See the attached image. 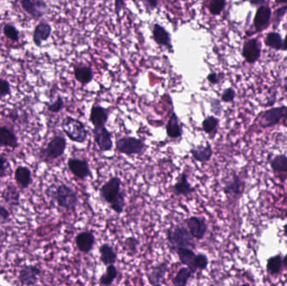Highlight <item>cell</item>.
I'll list each match as a JSON object with an SVG mask.
<instances>
[{
	"instance_id": "cell-1",
	"label": "cell",
	"mask_w": 287,
	"mask_h": 286,
	"mask_svg": "<svg viewBox=\"0 0 287 286\" xmlns=\"http://www.w3.org/2000/svg\"><path fill=\"white\" fill-rule=\"evenodd\" d=\"M121 183L119 177H113L102 185L99 190L100 197L117 214H123L125 207V194L121 191Z\"/></svg>"
},
{
	"instance_id": "cell-2",
	"label": "cell",
	"mask_w": 287,
	"mask_h": 286,
	"mask_svg": "<svg viewBox=\"0 0 287 286\" xmlns=\"http://www.w3.org/2000/svg\"><path fill=\"white\" fill-rule=\"evenodd\" d=\"M166 240L172 251H176L180 248H188L191 250L196 249L195 239L189 233L186 227L182 225L168 228L166 231Z\"/></svg>"
},
{
	"instance_id": "cell-3",
	"label": "cell",
	"mask_w": 287,
	"mask_h": 286,
	"mask_svg": "<svg viewBox=\"0 0 287 286\" xmlns=\"http://www.w3.org/2000/svg\"><path fill=\"white\" fill-rule=\"evenodd\" d=\"M62 128L63 132L73 142L83 143L87 140V129L82 121L68 116L62 120Z\"/></svg>"
},
{
	"instance_id": "cell-4",
	"label": "cell",
	"mask_w": 287,
	"mask_h": 286,
	"mask_svg": "<svg viewBox=\"0 0 287 286\" xmlns=\"http://www.w3.org/2000/svg\"><path fill=\"white\" fill-rule=\"evenodd\" d=\"M53 197L60 208L68 211H75L78 205L77 192L66 184H61L54 192Z\"/></svg>"
},
{
	"instance_id": "cell-5",
	"label": "cell",
	"mask_w": 287,
	"mask_h": 286,
	"mask_svg": "<svg viewBox=\"0 0 287 286\" xmlns=\"http://www.w3.org/2000/svg\"><path fill=\"white\" fill-rule=\"evenodd\" d=\"M67 149V141L63 136H55L49 141L47 145L39 151V156L43 161L49 162L62 156Z\"/></svg>"
},
{
	"instance_id": "cell-6",
	"label": "cell",
	"mask_w": 287,
	"mask_h": 286,
	"mask_svg": "<svg viewBox=\"0 0 287 286\" xmlns=\"http://www.w3.org/2000/svg\"><path fill=\"white\" fill-rule=\"evenodd\" d=\"M258 124L263 129L271 128L281 124L282 121H287V106L272 107L259 113Z\"/></svg>"
},
{
	"instance_id": "cell-7",
	"label": "cell",
	"mask_w": 287,
	"mask_h": 286,
	"mask_svg": "<svg viewBox=\"0 0 287 286\" xmlns=\"http://www.w3.org/2000/svg\"><path fill=\"white\" fill-rule=\"evenodd\" d=\"M117 151L126 155L141 154L145 151L147 145L141 139L130 136L119 138L115 143Z\"/></svg>"
},
{
	"instance_id": "cell-8",
	"label": "cell",
	"mask_w": 287,
	"mask_h": 286,
	"mask_svg": "<svg viewBox=\"0 0 287 286\" xmlns=\"http://www.w3.org/2000/svg\"><path fill=\"white\" fill-rule=\"evenodd\" d=\"M186 227L193 239L202 240L204 239L209 227L205 218L197 216H191L184 220Z\"/></svg>"
},
{
	"instance_id": "cell-9",
	"label": "cell",
	"mask_w": 287,
	"mask_h": 286,
	"mask_svg": "<svg viewBox=\"0 0 287 286\" xmlns=\"http://www.w3.org/2000/svg\"><path fill=\"white\" fill-rule=\"evenodd\" d=\"M262 44L257 38H252L245 40L243 45L242 56L245 62L253 64L260 58Z\"/></svg>"
},
{
	"instance_id": "cell-10",
	"label": "cell",
	"mask_w": 287,
	"mask_h": 286,
	"mask_svg": "<svg viewBox=\"0 0 287 286\" xmlns=\"http://www.w3.org/2000/svg\"><path fill=\"white\" fill-rule=\"evenodd\" d=\"M245 189V182L241 179L239 175L234 172L230 178L225 182L222 188L223 193L228 197L239 198L242 196Z\"/></svg>"
},
{
	"instance_id": "cell-11",
	"label": "cell",
	"mask_w": 287,
	"mask_h": 286,
	"mask_svg": "<svg viewBox=\"0 0 287 286\" xmlns=\"http://www.w3.org/2000/svg\"><path fill=\"white\" fill-rule=\"evenodd\" d=\"M23 10L34 19L42 18L47 12V3L43 0H21Z\"/></svg>"
},
{
	"instance_id": "cell-12",
	"label": "cell",
	"mask_w": 287,
	"mask_h": 286,
	"mask_svg": "<svg viewBox=\"0 0 287 286\" xmlns=\"http://www.w3.org/2000/svg\"><path fill=\"white\" fill-rule=\"evenodd\" d=\"M93 134L94 141L101 151H109L113 149V135L106 127H94Z\"/></svg>"
},
{
	"instance_id": "cell-13",
	"label": "cell",
	"mask_w": 287,
	"mask_h": 286,
	"mask_svg": "<svg viewBox=\"0 0 287 286\" xmlns=\"http://www.w3.org/2000/svg\"><path fill=\"white\" fill-rule=\"evenodd\" d=\"M41 269L33 264H25L19 272V281L23 286H35L39 281Z\"/></svg>"
},
{
	"instance_id": "cell-14",
	"label": "cell",
	"mask_w": 287,
	"mask_h": 286,
	"mask_svg": "<svg viewBox=\"0 0 287 286\" xmlns=\"http://www.w3.org/2000/svg\"><path fill=\"white\" fill-rule=\"evenodd\" d=\"M272 18V10L269 5H262L258 7L253 19V26L255 32H262L269 27L270 20Z\"/></svg>"
},
{
	"instance_id": "cell-15",
	"label": "cell",
	"mask_w": 287,
	"mask_h": 286,
	"mask_svg": "<svg viewBox=\"0 0 287 286\" xmlns=\"http://www.w3.org/2000/svg\"><path fill=\"white\" fill-rule=\"evenodd\" d=\"M68 166L72 174L78 179H86L91 175L89 164L85 159L70 158L68 161Z\"/></svg>"
},
{
	"instance_id": "cell-16",
	"label": "cell",
	"mask_w": 287,
	"mask_h": 286,
	"mask_svg": "<svg viewBox=\"0 0 287 286\" xmlns=\"http://www.w3.org/2000/svg\"><path fill=\"white\" fill-rule=\"evenodd\" d=\"M152 37L158 45L166 47L169 52L174 53L172 37L165 27L161 26L160 24H155L152 28Z\"/></svg>"
},
{
	"instance_id": "cell-17",
	"label": "cell",
	"mask_w": 287,
	"mask_h": 286,
	"mask_svg": "<svg viewBox=\"0 0 287 286\" xmlns=\"http://www.w3.org/2000/svg\"><path fill=\"white\" fill-rule=\"evenodd\" d=\"M275 177L281 182H285L287 179V156L286 154H277L270 161Z\"/></svg>"
},
{
	"instance_id": "cell-18",
	"label": "cell",
	"mask_w": 287,
	"mask_h": 286,
	"mask_svg": "<svg viewBox=\"0 0 287 286\" xmlns=\"http://www.w3.org/2000/svg\"><path fill=\"white\" fill-rule=\"evenodd\" d=\"M75 242L79 251L87 254L93 250L95 244V236L92 231L81 232L76 236Z\"/></svg>"
},
{
	"instance_id": "cell-19",
	"label": "cell",
	"mask_w": 287,
	"mask_h": 286,
	"mask_svg": "<svg viewBox=\"0 0 287 286\" xmlns=\"http://www.w3.org/2000/svg\"><path fill=\"white\" fill-rule=\"evenodd\" d=\"M172 190L175 195L178 197L182 196V197H187L196 191V189L191 185V183L189 182L187 175L185 171H183L182 173H180V176L178 177V181L172 186Z\"/></svg>"
},
{
	"instance_id": "cell-20",
	"label": "cell",
	"mask_w": 287,
	"mask_h": 286,
	"mask_svg": "<svg viewBox=\"0 0 287 286\" xmlns=\"http://www.w3.org/2000/svg\"><path fill=\"white\" fill-rule=\"evenodd\" d=\"M179 260L180 263L185 265V267L191 269V272L196 274L197 271V266H196V258L197 254L195 253L193 250L188 249V248H180L176 250Z\"/></svg>"
},
{
	"instance_id": "cell-21",
	"label": "cell",
	"mask_w": 287,
	"mask_h": 286,
	"mask_svg": "<svg viewBox=\"0 0 287 286\" xmlns=\"http://www.w3.org/2000/svg\"><path fill=\"white\" fill-rule=\"evenodd\" d=\"M168 271V264L166 262H161L153 266L148 274L147 278L149 283L152 286L161 285L164 279L166 277V273Z\"/></svg>"
},
{
	"instance_id": "cell-22",
	"label": "cell",
	"mask_w": 287,
	"mask_h": 286,
	"mask_svg": "<svg viewBox=\"0 0 287 286\" xmlns=\"http://www.w3.org/2000/svg\"><path fill=\"white\" fill-rule=\"evenodd\" d=\"M51 25L48 24L45 21H40L39 24H37L35 27L34 32H33V42L35 45L40 47L44 41H46L50 36H51Z\"/></svg>"
},
{
	"instance_id": "cell-23",
	"label": "cell",
	"mask_w": 287,
	"mask_h": 286,
	"mask_svg": "<svg viewBox=\"0 0 287 286\" xmlns=\"http://www.w3.org/2000/svg\"><path fill=\"white\" fill-rule=\"evenodd\" d=\"M0 146L16 149L19 147L18 138L9 127L0 124Z\"/></svg>"
},
{
	"instance_id": "cell-24",
	"label": "cell",
	"mask_w": 287,
	"mask_h": 286,
	"mask_svg": "<svg viewBox=\"0 0 287 286\" xmlns=\"http://www.w3.org/2000/svg\"><path fill=\"white\" fill-rule=\"evenodd\" d=\"M190 153L195 160L202 164L207 163L211 160L212 156L214 154L213 148L209 142H207L205 144H200V145L195 146L193 148H191Z\"/></svg>"
},
{
	"instance_id": "cell-25",
	"label": "cell",
	"mask_w": 287,
	"mask_h": 286,
	"mask_svg": "<svg viewBox=\"0 0 287 286\" xmlns=\"http://www.w3.org/2000/svg\"><path fill=\"white\" fill-rule=\"evenodd\" d=\"M108 119V110L100 105L94 104L91 108L89 120L94 127L105 126Z\"/></svg>"
},
{
	"instance_id": "cell-26",
	"label": "cell",
	"mask_w": 287,
	"mask_h": 286,
	"mask_svg": "<svg viewBox=\"0 0 287 286\" xmlns=\"http://www.w3.org/2000/svg\"><path fill=\"white\" fill-rule=\"evenodd\" d=\"M74 76L76 81L81 84L87 85L93 81L94 75L92 68L89 66L77 64L73 68Z\"/></svg>"
},
{
	"instance_id": "cell-27",
	"label": "cell",
	"mask_w": 287,
	"mask_h": 286,
	"mask_svg": "<svg viewBox=\"0 0 287 286\" xmlns=\"http://www.w3.org/2000/svg\"><path fill=\"white\" fill-rule=\"evenodd\" d=\"M14 179L21 189H27L32 182L31 170L27 166H18L14 171Z\"/></svg>"
},
{
	"instance_id": "cell-28",
	"label": "cell",
	"mask_w": 287,
	"mask_h": 286,
	"mask_svg": "<svg viewBox=\"0 0 287 286\" xmlns=\"http://www.w3.org/2000/svg\"><path fill=\"white\" fill-rule=\"evenodd\" d=\"M166 135L171 139H179L182 136V129L179 124V118L174 111H172L166 124Z\"/></svg>"
},
{
	"instance_id": "cell-29",
	"label": "cell",
	"mask_w": 287,
	"mask_h": 286,
	"mask_svg": "<svg viewBox=\"0 0 287 286\" xmlns=\"http://www.w3.org/2000/svg\"><path fill=\"white\" fill-rule=\"evenodd\" d=\"M99 253H100V260L106 266L114 265L118 258V254L116 253L113 248L109 244H102L99 248Z\"/></svg>"
},
{
	"instance_id": "cell-30",
	"label": "cell",
	"mask_w": 287,
	"mask_h": 286,
	"mask_svg": "<svg viewBox=\"0 0 287 286\" xmlns=\"http://www.w3.org/2000/svg\"><path fill=\"white\" fill-rule=\"evenodd\" d=\"M2 198L8 205L17 207L20 205V191L15 185L9 184L2 192Z\"/></svg>"
},
{
	"instance_id": "cell-31",
	"label": "cell",
	"mask_w": 287,
	"mask_h": 286,
	"mask_svg": "<svg viewBox=\"0 0 287 286\" xmlns=\"http://www.w3.org/2000/svg\"><path fill=\"white\" fill-rule=\"evenodd\" d=\"M283 267V257L281 254L271 256L268 258L266 263V270L269 275L276 276L282 272Z\"/></svg>"
},
{
	"instance_id": "cell-32",
	"label": "cell",
	"mask_w": 287,
	"mask_h": 286,
	"mask_svg": "<svg viewBox=\"0 0 287 286\" xmlns=\"http://www.w3.org/2000/svg\"><path fill=\"white\" fill-rule=\"evenodd\" d=\"M193 275L194 274L191 272V269L186 267H182L178 270L175 277L172 279V284L174 286H186L189 280Z\"/></svg>"
},
{
	"instance_id": "cell-33",
	"label": "cell",
	"mask_w": 287,
	"mask_h": 286,
	"mask_svg": "<svg viewBox=\"0 0 287 286\" xmlns=\"http://www.w3.org/2000/svg\"><path fill=\"white\" fill-rule=\"evenodd\" d=\"M219 119L214 116H209L204 118L202 124L203 130L206 134L210 135L214 138L217 132V128L219 125Z\"/></svg>"
},
{
	"instance_id": "cell-34",
	"label": "cell",
	"mask_w": 287,
	"mask_h": 286,
	"mask_svg": "<svg viewBox=\"0 0 287 286\" xmlns=\"http://www.w3.org/2000/svg\"><path fill=\"white\" fill-rule=\"evenodd\" d=\"M265 44L268 47L276 50V51H281L283 46V39H282V36L279 34L278 32L270 31L265 36Z\"/></svg>"
},
{
	"instance_id": "cell-35",
	"label": "cell",
	"mask_w": 287,
	"mask_h": 286,
	"mask_svg": "<svg viewBox=\"0 0 287 286\" xmlns=\"http://www.w3.org/2000/svg\"><path fill=\"white\" fill-rule=\"evenodd\" d=\"M118 275V271L117 268L114 265H108L106 268V272L103 274L99 279V284L102 286H112Z\"/></svg>"
},
{
	"instance_id": "cell-36",
	"label": "cell",
	"mask_w": 287,
	"mask_h": 286,
	"mask_svg": "<svg viewBox=\"0 0 287 286\" xmlns=\"http://www.w3.org/2000/svg\"><path fill=\"white\" fill-rule=\"evenodd\" d=\"M226 4H227V2L224 0H212L209 3L208 9L212 15L217 16L224 10Z\"/></svg>"
},
{
	"instance_id": "cell-37",
	"label": "cell",
	"mask_w": 287,
	"mask_h": 286,
	"mask_svg": "<svg viewBox=\"0 0 287 286\" xmlns=\"http://www.w3.org/2000/svg\"><path fill=\"white\" fill-rule=\"evenodd\" d=\"M3 35L12 41H18L20 39V31L13 24H6L3 28Z\"/></svg>"
},
{
	"instance_id": "cell-38",
	"label": "cell",
	"mask_w": 287,
	"mask_h": 286,
	"mask_svg": "<svg viewBox=\"0 0 287 286\" xmlns=\"http://www.w3.org/2000/svg\"><path fill=\"white\" fill-rule=\"evenodd\" d=\"M45 106L47 107V110L49 112L57 113V112H61L64 108V101L62 99V96L58 95L57 99L53 103L45 104Z\"/></svg>"
},
{
	"instance_id": "cell-39",
	"label": "cell",
	"mask_w": 287,
	"mask_h": 286,
	"mask_svg": "<svg viewBox=\"0 0 287 286\" xmlns=\"http://www.w3.org/2000/svg\"><path fill=\"white\" fill-rule=\"evenodd\" d=\"M139 244H140V242H139L138 239H136L135 237H129L124 241V246L127 248L129 252H131V254H134L137 252Z\"/></svg>"
},
{
	"instance_id": "cell-40",
	"label": "cell",
	"mask_w": 287,
	"mask_h": 286,
	"mask_svg": "<svg viewBox=\"0 0 287 286\" xmlns=\"http://www.w3.org/2000/svg\"><path fill=\"white\" fill-rule=\"evenodd\" d=\"M209 260L208 256L203 253H198L197 254V258H196V266H197V270H206L208 266H209Z\"/></svg>"
},
{
	"instance_id": "cell-41",
	"label": "cell",
	"mask_w": 287,
	"mask_h": 286,
	"mask_svg": "<svg viewBox=\"0 0 287 286\" xmlns=\"http://www.w3.org/2000/svg\"><path fill=\"white\" fill-rule=\"evenodd\" d=\"M287 5L282 6V7H280L278 9H276L273 16L274 26H275V28L278 27L279 24L281 23L282 19L285 16V14H287Z\"/></svg>"
},
{
	"instance_id": "cell-42",
	"label": "cell",
	"mask_w": 287,
	"mask_h": 286,
	"mask_svg": "<svg viewBox=\"0 0 287 286\" xmlns=\"http://www.w3.org/2000/svg\"><path fill=\"white\" fill-rule=\"evenodd\" d=\"M11 88L9 81L7 79L0 77V100L5 98L6 96L10 95Z\"/></svg>"
},
{
	"instance_id": "cell-43",
	"label": "cell",
	"mask_w": 287,
	"mask_h": 286,
	"mask_svg": "<svg viewBox=\"0 0 287 286\" xmlns=\"http://www.w3.org/2000/svg\"><path fill=\"white\" fill-rule=\"evenodd\" d=\"M235 97H236V93L234 88L228 87L222 92L221 95V101L223 103H232L235 99Z\"/></svg>"
},
{
	"instance_id": "cell-44",
	"label": "cell",
	"mask_w": 287,
	"mask_h": 286,
	"mask_svg": "<svg viewBox=\"0 0 287 286\" xmlns=\"http://www.w3.org/2000/svg\"><path fill=\"white\" fill-rule=\"evenodd\" d=\"M9 168V163L8 159L0 154V178L7 176V171Z\"/></svg>"
},
{
	"instance_id": "cell-45",
	"label": "cell",
	"mask_w": 287,
	"mask_h": 286,
	"mask_svg": "<svg viewBox=\"0 0 287 286\" xmlns=\"http://www.w3.org/2000/svg\"><path fill=\"white\" fill-rule=\"evenodd\" d=\"M223 77H224V74L223 73H217L212 72L209 73V75H208L207 79H208V81L211 84L216 85L218 84L220 81H222Z\"/></svg>"
},
{
	"instance_id": "cell-46",
	"label": "cell",
	"mask_w": 287,
	"mask_h": 286,
	"mask_svg": "<svg viewBox=\"0 0 287 286\" xmlns=\"http://www.w3.org/2000/svg\"><path fill=\"white\" fill-rule=\"evenodd\" d=\"M211 104V112L216 115H220L222 112V106L221 101L218 99H213L210 102Z\"/></svg>"
},
{
	"instance_id": "cell-47",
	"label": "cell",
	"mask_w": 287,
	"mask_h": 286,
	"mask_svg": "<svg viewBox=\"0 0 287 286\" xmlns=\"http://www.w3.org/2000/svg\"><path fill=\"white\" fill-rule=\"evenodd\" d=\"M9 217H10V214L8 209L4 208L3 206L0 205V218L3 221H7L9 220Z\"/></svg>"
},
{
	"instance_id": "cell-48",
	"label": "cell",
	"mask_w": 287,
	"mask_h": 286,
	"mask_svg": "<svg viewBox=\"0 0 287 286\" xmlns=\"http://www.w3.org/2000/svg\"><path fill=\"white\" fill-rule=\"evenodd\" d=\"M143 3L145 5L146 9L149 11V9L150 10L155 9L157 7L158 4H159V2L158 1H152V0H147V1H144Z\"/></svg>"
},
{
	"instance_id": "cell-49",
	"label": "cell",
	"mask_w": 287,
	"mask_h": 286,
	"mask_svg": "<svg viewBox=\"0 0 287 286\" xmlns=\"http://www.w3.org/2000/svg\"><path fill=\"white\" fill-rule=\"evenodd\" d=\"M115 12L116 14H119V13L121 12L122 9L124 8V1H121V0H118L116 1L115 3Z\"/></svg>"
},
{
	"instance_id": "cell-50",
	"label": "cell",
	"mask_w": 287,
	"mask_h": 286,
	"mask_svg": "<svg viewBox=\"0 0 287 286\" xmlns=\"http://www.w3.org/2000/svg\"><path fill=\"white\" fill-rule=\"evenodd\" d=\"M250 3H251L252 5H259L258 7L262 5H268V4H269V2H267V1H260V0H259V1H257V0L251 1Z\"/></svg>"
},
{
	"instance_id": "cell-51",
	"label": "cell",
	"mask_w": 287,
	"mask_h": 286,
	"mask_svg": "<svg viewBox=\"0 0 287 286\" xmlns=\"http://www.w3.org/2000/svg\"><path fill=\"white\" fill-rule=\"evenodd\" d=\"M282 51H287V35L283 39V46H282Z\"/></svg>"
},
{
	"instance_id": "cell-52",
	"label": "cell",
	"mask_w": 287,
	"mask_h": 286,
	"mask_svg": "<svg viewBox=\"0 0 287 286\" xmlns=\"http://www.w3.org/2000/svg\"><path fill=\"white\" fill-rule=\"evenodd\" d=\"M283 266L287 269V253L283 257Z\"/></svg>"
},
{
	"instance_id": "cell-53",
	"label": "cell",
	"mask_w": 287,
	"mask_h": 286,
	"mask_svg": "<svg viewBox=\"0 0 287 286\" xmlns=\"http://www.w3.org/2000/svg\"><path fill=\"white\" fill-rule=\"evenodd\" d=\"M284 89L287 93V76L284 78Z\"/></svg>"
},
{
	"instance_id": "cell-54",
	"label": "cell",
	"mask_w": 287,
	"mask_h": 286,
	"mask_svg": "<svg viewBox=\"0 0 287 286\" xmlns=\"http://www.w3.org/2000/svg\"><path fill=\"white\" fill-rule=\"evenodd\" d=\"M283 231H284V235L287 237V224L285 225Z\"/></svg>"
},
{
	"instance_id": "cell-55",
	"label": "cell",
	"mask_w": 287,
	"mask_h": 286,
	"mask_svg": "<svg viewBox=\"0 0 287 286\" xmlns=\"http://www.w3.org/2000/svg\"><path fill=\"white\" fill-rule=\"evenodd\" d=\"M251 286V285H250V284L248 283H244L242 284V285H240V286Z\"/></svg>"
},
{
	"instance_id": "cell-56",
	"label": "cell",
	"mask_w": 287,
	"mask_h": 286,
	"mask_svg": "<svg viewBox=\"0 0 287 286\" xmlns=\"http://www.w3.org/2000/svg\"><path fill=\"white\" fill-rule=\"evenodd\" d=\"M162 286V285H159V286Z\"/></svg>"
}]
</instances>
